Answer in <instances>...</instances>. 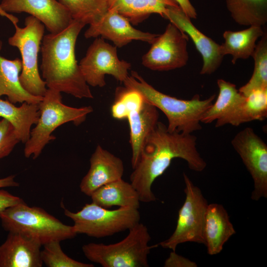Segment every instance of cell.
<instances>
[{
  "instance_id": "obj_26",
  "label": "cell",
  "mask_w": 267,
  "mask_h": 267,
  "mask_svg": "<svg viewBox=\"0 0 267 267\" xmlns=\"http://www.w3.org/2000/svg\"><path fill=\"white\" fill-rule=\"evenodd\" d=\"M232 19L245 26H264L267 22V0H225Z\"/></svg>"
},
{
  "instance_id": "obj_22",
  "label": "cell",
  "mask_w": 267,
  "mask_h": 267,
  "mask_svg": "<svg viewBox=\"0 0 267 267\" xmlns=\"http://www.w3.org/2000/svg\"><path fill=\"white\" fill-rule=\"evenodd\" d=\"M108 10L115 11L136 25L152 14H158L164 18L167 8L177 5L173 0H106Z\"/></svg>"
},
{
  "instance_id": "obj_19",
  "label": "cell",
  "mask_w": 267,
  "mask_h": 267,
  "mask_svg": "<svg viewBox=\"0 0 267 267\" xmlns=\"http://www.w3.org/2000/svg\"><path fill=\"white\" fill-rule=\"evenodd\" d=\"M157 109L155 106L144 100L141 109L131 113L127 119L130 127L133 168L138 161L144 141L159 122Z\"/></svg>"
},
{
  "instance_id": "obj_13",
  "label": "cell",
  "mask_w": 267,
  "mask_h": 267,
  "mask_svg": "<svg viewBox=\"0 0 267 267\" xmlns=\"http://www.w3.org/2000/svg\"><path fill=\"white\" fill-rule=\"evenodd\" d=\"M0 9L7 13H27L52 34L64 30L73 20L67 9L56 0H2Z\"/></svg>"
},
{
  "instance_id": "obj_31",
  "label": "cell",
  "mask_w": 267,
  "mask_h": 267,
  "mask_svg": "<svg viewBox=\"0 0 267 267\" xmlns=\"http://www.w3.org/2000/svg\"><path fill=\"white\" fill-rule=\"evenodd\" d=\"M59 241H53L43 245L41 258L48 267H93L92 264L81 262L70 258L62 250Z\"/></svg>"
},
{
  "instance_id": "obj_18",
  "label": "cell",
  "mask_w": 267,
  "mask_h": 267,
  "mask_svg": "<svg viewBox=\"0 0 267 267\" xmlns=\"http://www.w3.org/2000/svg\"><path fill=\"white\" fill-rule=\"evenodd\" d=\"M236 231L223 206L208 204L204 227V245L210 255L219 254L224 244Z\"/></svg>"
},
{
  "instance_id": "obj_6",
  "label": "cell",
  "mask_w": 267,
  "mask_h": 267,
  "mask_svg": "<svg viewBox=\"0 0 267 267\" xmlns=\"http://www.w3.org/2000/svg\"><path fill=\"white\" fill-rule=\"evenodd\" d=\"M122 240L110 244L89 243L82 251L90 261L103 267H147L148 255L158 245H149L151 236L146 225L137 223Z\"/></svg>"
},
{
  "instance_id": "obj_14",
  "label": "cell",
  "mask_w": 267,
  "mask_h": 267,
  "mask_svg": "<svg viewBox=\"0 0 267 267\" xmlns=\"http://www.w3.org/2000/svg\"><path fill=\"white\" fill-rule=\"evenodd\" d=\"M159 35L134 28L125 17L109 10L98 21L89 25L84 34L87 39L101 37L109 40L118 47L126 45L133 41L151 44Z\"/></svg>"
},
{
  "instance_id": "obj_34",
  "label": "cell",
  "mask_w": 267,
  "mask_h": 267,
  "mask_svg": "<svg viewBox=\"0 0 267 267\" xmlns=\"http://www.w3.org/2000/svg\"><path fill=\"white\" fill-rule=\"evenodd\" d=\"M24 201L19 197L13 195L6 190L0 189V215L7 209Z\"/></svg>"
},
{
  "instance_id": "obj_8",
  "label": "cell",
  "mask_w": 267,
  "mask_h": 267,
  "mask_svg": "<svg viewBox=\"0 0 267 267\" xmlns=\"http://www.w3.org/2000/svg\"><path fill=\"white\" fill-rule=\"evenodd\" d=\"M64 215L74 222L77 234L99 238L129 230L139 222L137 209L119 207L110 210L93 202L86 204L80 211L73 212L64 208Z\"/></svg>"
},
{
  "instance_id": "obj_4",
  "label": "cell",
  "mask_w": 267,
  "mask_h": 267,
  "mask_svg": "<svg viewBox=\"0 0 267 267\" xmlns=\"http://www.w3.org/2000/svg\"><path fill=\"white\" fill-rule=\"evenodd\" d=\"M40 116L36 126L31 131L30 136L25 143L24 156L38 158L45 146L56 138L52 132L58 127L68 122L79 126L85 121L93 111L90 106L79 108L64 104L61 92L47 89L39 103Z\"/></svg>"
},
{
  "instance_id": "obj_17",
  "label": "cell",
  "mask_w": 267,
  "mask_h": 267,
  "mask_svg": "<svg viewBox=\"0 0 267 267\" xmlns=\"http://www.w3.org/2000/svg\"><path fill=\"white\" fill-rule=\"evenodd\" d=\"M41 244L22 234L9 232L0 246V267H41Z\"/></svg>"
},
{
  "instance_id": "obj_27",
  "label": "cell",
  "mask_w": 267,
  "mask_h": 267,
  "mask_svg": "<svg viewBox=\"0 0 267 267\" xmlns=\"http://www.w3.org/2000/svg\"><path fill=\"white\" fill-rule=\"evenodd\" d=\"M217 85L219 93L216 100L206 111L201 119V123L210 124L225 116L246 96L240 93L236 85L223 79H219Z\"/></svg>"
},
{
  "instance_id": "obj_9",
  "label": "cell",
  "mask_w": 267,
  "mask_h": 267,
  "mask_svg": "<svg viewBox=\"0 0 267 267\" xmlns=\"http://www.w3.org/2000/svg\"><path fill=\"white\" fill-rule=\"evenodd\" d=\"M185 198L178 211L176 227L171 236L159 245L176 251L181 243L191 242L204 244V227L208 205L200 189L183 173Z\"/></svg>"
},
{
  "instance_id": "obj_21",
  "label": "cell",
  "mask_w": 267,
  "mask_h": 267,
  "mask_svg": "<svg viewBox=\"0 0 267 267\" xmlns=\"http://www.w3.org/2000/svg\"><path fill=\"white\" fill-rule=\"evenodd\" d=\"M267 118V89L253 91L225 116L216 121L215 127L226 125L239 126L253 121Z\"/></svg>"
},
{
  "instance_id": "obj_28",
  "label": "cell",
  "mask_w": 267,
  "mask_h": 267,
  "mask_svg": "<svg viewBox=\"0 0 267 267\" xmlns=\"http://www.w3.org/2000/svg\"><path fill=\"white\" fill-rule=\"evenodd\" d=\"M254 68L249 81L238 89L247 96L254 91L267 89V35L264 33L252 56Z\"/></svg>"
},
{
  "instance_id": "obj_30",
  "label": "cell",
  "mask_w": 267,
  "mask_h": 267,
  "mask_svg": "<svg viewBox=\"0 0 267 267\" xmlns=\"http://www.w3.org/2000/svg\"><path fill=\"white\" fill-rule=\"evenodd\" d=\"M144 99L137 91L125 87L118 88L111 108L112 117L118 120L127 119L129 114L141 109Z\"/></svg>"
},
{
  "instance_id": "obj_15",
  "label": "cell",
  "mask_w": 267,
  "mask_h": 267,
  "mask_svg": "<svg viewBox=\"0 0 267 267\" xmlns=\"http://www.w3.org/2000/svg\"><path fill=\"white\" fill-rule=\"evenodd\" d=\"M164 18L169 20L192 40L202 57L203 64L201 74L210 75L219 68L223 58L221 51V45L200 31L178 5L168 6Z\"/></svg>"
},
{
  "instance_id": "obj_7",
  "label": "cell",
  "mask_w": 267,
  "mask_h": 267,
  "mask_svg": "<svg viewBox=\"0 0 267 267\" xmlns=\"http://www.w3.org/2000/svg\"><path fill=\"white\" fill-rule=\"evenodd\" d=\"M0 15L6 17L13 23L15 32L9 38L8 44L16 47L21 56L22 70L19 80L23 88L30 94L43 97L46 90L38 68V54L44 36V25L35 17L30 15L25 20V27L18 26V19L12 14L0 9Z\"/></svg>"
},
{
  "instance_id": "obj_16",
  "label": "cell",
  "mask_w": 267,
  "mask_h": 267,
  "mask_svg": "<svg viewBox=\"0 0 267 267\" xmlns=\"http://www.w3.org/2000/svg\"><path fill=\"white\" fill-rule=\"evenodd\" d=\"M89 162V169L80 184L84 194L90 196L102 186L122 178L124 171L122 160L100 145L96 146Z\"/></svg>"
},
{
  "instance_id": "obj_10",
  "label": "cell",
  "mask_w": 267,
  "mask_h": 267,
  "mask_svg": "<svg viewBox=\"0 0 267 267\" xmlns=\"http://www.w3.org/2000/svg\"><path fill=\"white\" fill-rule=\"evenodd\" d=\"M82 75L89 86L103 87L105 76L109 75L123 83L128 77L131 64L118 58L117 47L96 38L79 63Z\"/></svg>"
},
{
  "instance_id": "obj_33",
  "label": "cell",
  "mask_w": 267,
  "mask_h": 267,
  "mask_svg": "<svg viewBox=\"0 0 267 267\" xmlns=\"http://www.w3.org/2000/svg\"><path fill=\"white\" fill-rule=\"evenodd\" d=\"M165 267H196L197 265L194 262L178 255L172 251L164 263Z\"/></svg>"
},
{
  "instance_id": "obj_25",
  "label": "cell",
  "mask_w": 267,
  "mask_h": 267,
  "mask_svg": "<svg viewBox=\"0 0 267 267\" xmlns=\"http://www.w3.org/2000/svg\"><path fill=\"white\" fill-rule=\"evenodd\" d=\"M264 33L259 26H251L239 31H225L223 34L224 41L221 45V53L223 56L231 55L233 64L238 59H247L252 56L256 41Z\"/></svg>"
},
{
  "instance_id": "obj_36",
  "label": "cell",
  "mask_w": 267,
  "mask_h": 267,
  "mask_svg": "<svg viewBox=\"0 0 267 267\" xmlns=\"http://www.w3.org/2000/svg\"><path fill=\"white\" fill-rule=\"evenodd\" d=\"M19 183L15 180V176L11 175L0 178V188L6 187H17Z\"/></svg>"
},
{
  "instance_id": "obj_1",
  "label": "cell",
  "mask_w": 267,
  "mask_h": 267,
  "mask_svg": "<svg viewBox=\"0 0 267 267\" xmlns=\"http://www.w3.org/2000/svg\"><path fill=\"white\" fill-rule=\"evenodd\" d=\"M197 137L192 134L170 132L167 126L158 122L144 141L138 161L130 176L131 183L138 193L140 202L155 201L151 187L175 158L187 163L192 171L202 172L206 161L196 147Z\"/></svg>"
},
{
  "instance_id": "obj_11",
  "label": "cell",
  "mask_w": 267,
  "mask_h": 267,
  "mask_svg": "<svg viewBox=\"0 0 267 267\" xmlns=\"http://www.w3.org/2000/svg\"><path fill=\"white\" fill-rule=\"evenodd\" d=\"M188 36L170 22L151 44L141 58L142 64L154 71H169L184 66L188 60Z\"/></svg>"
},
{
  "instance_id": "obj_29",
  "label": "cell",
  "mask_w": 267,
  "mask_h": 267,
  "mask_svg": "<svg viewBox=\"0 0 267 267\" xmlns=\"http://www.w3.org/2000/svg\"><path fill=\"white\" fill-rule=\"evenodd\" d=\"M69 11L73 20L86 25L98 21L108 11L106 0H58Z\"/></svg>"
},
{
  "instance_id": "obj_2",
  "label": "cell",
  "mask_w": 267,
  "mask_h": 267,
  "mask_svg": "<svg viewBox=\"0 0 267 267\" xmlns=\"http://www.w3.org/2000/svg\"><path fill=\"white\" fill-rule=\"evenodd\" d=\"M86 24L73 20L64 30L44 35L41 43V69L48 89L78 98H93L75 57L78 36Z\"/></svg>"
},
{
  "instance_id": "obj_24",
  "label": "cell",
  "mask_w": 267,
  "mask_h": 267,
  "mask_svg": "<svg viewBox=\"0 0 267 267\" xmlns=\"http://www.w3.org/2000/svg\"><path fill=\"white\" fill-rule=\"evenodd\" d=\"M40 116L39 103L23 102L17 107L13 103L0 98V117L13 127L20 141L25 143L30 136L31 128Z\"/></svg>"
},
{
  "instance_id": "obj_35",
  "label": "cell",
  "mask_w": 267,
  "mask_h": 267,
  "mask_svg": "<svg viewBox=\"0 0 267 267\" xmlns=\"http://www.w3.org/2000/svg\"><path fill=\"white\" fill-rule=\"evenodd\" d=\"M176 2L184 13L190 19L197 18V14L195 8L190 0H173Z\"/></svg>"
},
{
  "instance_id": "obj_3",
  "label": "cell",
  "mask_w": 267,
  "mask_h": 267,
  "mask_svg": "<svg viewBox=\"0 0 267 267\" xmlns=\"http://www.w3.org/2000/svg\"><path fill=\"white\" fill-rule=\"evenodd\" d=\"M125 87L135 90L144 100L162 111L166 116L169 132L192 134L202 129L201 119L216 98L213 94L201 99L199 94L184 100L163 93L149 84L137 72L132 71L123 82Z\"/></svg>"
},
{
  "instance_id": "obj_20",
  "label": "cell",
  "mask_w": 267,
  "mask_h": 267,
  "mask_svg": "<svg viewBox=\"0 0 267 267\" xmlns=\"http://www.w3.org/2000/svg\"><path fill=\"white\" fill-rule=\"evenodd\" d=\"M2 46V42L0 40V50ZM22 67V61L19 58L9 60L0 55V96L6 95L9 101L13 104L39 103L43 97L30 94L20 84L19 73Z\"/></svg>"
},
{
  "instance_id": "obj_32",
  "label": "cell",
  "mask_w": 267,
  "mask_h": 267,
  "mask_svg": "<svg viewBox=\"0 0 267 267\" xmlns=\"http://www.w3.org/2000/svg\"><path fill=\"white\" fill-rule=\"evenodd\" d=\"M19 142L12 125L2 119L0 121V159L8 156Z\"/></svg>"
},
{
  "instance_id": "obj_23",
  "label": "cell",
  "mask_w": 267,
  "mask_h": 267,
  "mask_svg": "<svg viewBox=\"0 0 267 267\" xmlns=\"http://www.w3.org/2000/svg\"><path fill=\"white\" fill-rule=\"evenodd\" d=\"M92 202L105 208L113 206L138 209V193L132 184L122 178L99 187L90 196Z\"/></svg>"
},
{
  "instance_id": "obj_12",
  "label": "cell",
  "mask_w": 267,
  "mask_h": 267,
  "mask_svg": "<svg viewBox=\"0 0 267 267\" xmlns=\"http://www.w3.org/2000/svg\"><path fill=\"white\" fill-rule=\"evenodd\" d=\"M254 183L251 199L267 198V145L250 127L239 132L231 141Z\"/></svg>"
},
{
  "instance_id": "obj_5",
  "label": "cell",
  "mask_w": 267,
  "mask_h": 267,
  "mask_svg": "<svg viewBox=\"0 0 267 267\" xmlns=\"http://www.w3.org/2000/svg\"><path fill=\"white\" fill-rule=\"evenodd\" d=\"M0 219L5 230L22 234L42 246L77 234L73 225L65 224L43 208L29 206L25 201L5 210Z\"/></svg>"
}]
</instances>
